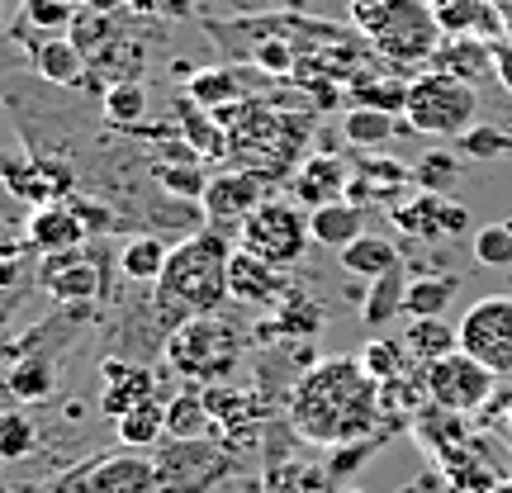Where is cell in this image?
<instances>
[{
  "label": "cell",
  "instance_id": "6da1fadb",
  "mask_svg": "<svg viewBox=\"0 0 512 493\" xmlns=\"http://www.w3.org/2000/svg\"><path fill=\"white\" fill-rule=\"evenodd\" d=\"M290 432L313 446H356L384 437L389 422L380 408V380H370L361 356L313 361L290 389Z\"/></svg>",
  "mask_w": 512,
  "mask_h": 493
},
{
  "label": "cell",
  "instance_id": "7a4b0ae2",
  "mask_svg": "<svg viewBox=\"0 0 512 493\" xmlns=\"http://www.w3.org/2000/svg\"><path fill=\"white\" fill-rule=\"evenodd\" d=\"M214 119L228 133V162L242 171H261L280 185H290L299 162L309 157V138L318 124L313 110H290L285 100H271V95L214 110Z\"/></svg>",
  "mask_w": 512,
  "mask_h": 493
},
{
  "label": "cell",
  "instance_id": "3957f363",
  "mask_svg": "<svg viewBox=\"0 0 512 493\" xmlns=\"http://www.w3.org/2000/svg\"><path fill=\"white\" fill-rule=\"evenodd\" d=\"M233 252H238L233 233L209 228V223L171 247L162 275L152 285V309H157V323H162L166 337L181 328L185 318L219 313L228 304V261H233Z\"/></svg>",
  "mask_w": 512,
  "mask_h": 493
},
{
  "label": "cell",
  "instance_id": "277c9868",
  "mask_svg": "<svg viewBox=\"0 0 512 493\" xmlns=\"http://www.w3.org/2000/svg\"><path fill=\"white\" fill-rule=\"evenodd\" d=\"M162 361L171 375L200 384V389L228 384L233 370L242 366V337L223 313H200V318H185L181 328L166 337Z\"/></svg>",
  "mask_w": 512,
  "mask_h": 493
},
{
  "label": "cell",
  "instance_id": "5b68a950",
  "mask_svg": "<svg viewBox=\"0 0 512 493\" xmlns=\"http://www.w3.org/2000/svg\"><path fill=\"white\" fill-rule=\"evenodd\" d=\"M147 456L157 465L162 493H209L238 470L233 446L219 437H166Z\"/></svg>",
  "mask_w": 512,
  "mask_h": 493
},
{
  "label": "cell",
  "instance_id": "8992f818",
  "mask_svg": "<svg viewBox=\"0 0 512 493\" xmlns=\"http://www.w3.org/2000/svg\"><path fill=\"white\" fill-rule=\"evenodd\" d=\"M408 128H418L427 138H460L475 128V114H479V95L475 86H465L456 76L446 72H418L408 81Z\"/></svg>",
  "mask_w": 512,
  "mask_h": 493
},
{
  "label": "cell",
  "instance_id": "52a82bcc",
  "mask_svg": "<svg viewBox=\"0 0 512 493\" xmlns=\"http://www.w3.org/2000/svg\"><path fill=\"white\" fill-rule=\"evenodd\" d=\"M441 43H446V34H441L437 15L427 10V0H408V5L399 10V19H394V24H384L380 34L370 38L375 57H380L384 67L403 72V76L427 72Z\"/></svg>",
  "mask_w": 512,
  "mask_h": 493
},
{
  "label": "cell",
  "instance_id": "ba28073f",
  "mask_svg": "<svg viewBox=\"0 0 512 493\" xmlns=\"http://www.w3.org/2000/svg\"><path fill=\"white\" fill-rule=\"evenodd\" d=\"M422 384H427V399L446 408V413H484L494 403V389H498V375L489 366H479L470 351H451L441 356L432 366H422Z\"/></svg>",
  "mask_w": 512,
  "mask_h": 493
},
{
  "label": "cell",
  "instance_id": "9c48e42d",
  "mask_svg": "<svg viewBox=\"0 0 512 493\" xmlns=\"http://www.w3.org/2000/svg\"><path fill=\"white\" fill-rule=\"evenodd\" d=\"M309 219L294 209L290 200H271L261 204L252 219L238 228V247L242 252L261 256V261H271V266H280V271H290L299 256L309 252Z\"/></svg>",
  "mask_w": 512,
  "mask_h": 493
},
{
  "label": "cell",
  "instance_id": "30bf717a",
  "mask_svg": "<svg viewBox=\"0 0 512 493\" xmlns=\"http://www.w3.org/2000/svg\"><path fill=\"white\" fill-rule=\"evenodd\" d=\"M275 190H285V185L271 181V176H261V171L228 166L219 176H209V185H204V195H200V214L209 228H223V233L238 238V228L252 219L261 204L275 200Z\"/></svg>",
  "mask_w": 512,
  "mask_h": 493
},
{
  "label": "cell",
  "instance_id": "8fae6325",
  "mask_svg": "<svg viewBox=\"0 0 512 493\" xmlns=\"http://www.w3.org/2000/svg\"><path fill=\"white\" fill-rule=\"evenodd\" d=\"M0 185L15 195L19 204L29 209H43V204H62L72 200L81 181L67 162H53V157H34L29 147H10L0 152Z\"/></svg>",
  "mask_w": 512,
  "mask_h": 493
},
{
  "label": "cell",
  "instance_id": "7c38bea8",
  "mask_svg": "<svg viewBox=\"0 0 512 493\" xmlns=\"http://www.w3.org/2000/svg\"><path fill=\"white\" fill-rule=\"evenodd\" d=\"M53 493H162V484H157L152 456L119 446V451H100L91 465L72 470L67 479H57Z\"/></svg>",
  "mask_w": 512,
  "mask_h": 493
},
{
  "label": "cell",
  "instance_id": "4fadbf2b",
  "mask_svg": "<svg viewBox=\"0 0 512 493\" xmlns=\"http://www.w3.org/2000/svg\"><path fill=\"white\" fill-rule=\"evenodd\" d=\"M460 351H470L479 366L503 380L512 375V294H484L460 318Z\"/></svg>",
  "mask_w": 512,
  "mask_h": 493
},
{
  "label": "cell",
  "instance_id": "5bb4252c",
  "mask_svg": "<svg viewBox=\"0 0 512 493\" xmlns=\"http://www.w3.org/2000/svg\"><path fill=\"white\" fill-rule=\"evenodd\" d=\"M38 290L53 304L72 309V304H95L110 294V275H105V256L95 247H72V252L43 256L38 266Z\"/></svg>",
  "mask_w": 512,
  "mask_h": 493
},
{
  "label": "cell",
  "instance_id": "9a60e30c",
  "mask_svg": "<svg viewBox=\"0 0 512 493\" xmlns=\"http://www.w3.org/2000/svg\"><path fill=\"white\" fill-rule=\"evenodd\" d=\"M204 403H209V418H214V432H233V441H242L247 432L266 427L271 422V403L261 389L252 384H209L204 389Z\"/></svg>",
  "mask_w": 512,
  "mask_h": 493
},
{
  "label": "cell",
  "instance_id": "2e32d148",
  "mask_svg": "<svg viewBox=\"0 0 512 493\" xmlns=\"http://www.w3.org/2000/svg\"><path fill=\"white\" fill-rule=\"evenodd\" d=\"M285 190H290L299 204H309V214L313 209H323V204L347 200V190H351L347 157H337V152H309V157L299 162V171L290 176Z\"/></svg>",
  "mask_w": 512,
  "mask_h": 493
},
{
  "label": "cell",
  "instance_id": "e0dca14e",
  "mask_svg": "<svg viewBox=\"0 0 512 493\" xmlns=\"http://www.w3.org/2000/svg\"><path fill=\"white\" fill-rule=\"evenodd\" d=\"M100 413L110 422H119L124 413H133V408H143V403L157 399V380H152V370L143 366V361H128V356H119V361H105L100 366Z\"/></svg>",
  "mask_w": 512,
  "mask_h": 493
},
{
  "label": "cell",
  "instance_id": "ac0fdd59",
  "mask_svg": "<svg viewBox=\"0 0 512 493\" xmlns=\"http://www.w3.org/2000/svg\"><path fill=\"white\" fill-rule=\"evenodd\" d=\"M285 290H290V275L280 266L242 252V247L233 252V261H228V299H238L247 309H271V304L285 299Z\"/></svg>",
  "mask_w": 512,
  "mask_h": 493
},
{
  "label": "cell",
  "instance_id": "d6986e66",
  "mask_svg": "<svg viewBox=\"0 0 512 493\" xmlns=\"http://www.w3.org/2000/svg\"><path fill=\"white\" fill-rule=\"evenodd\" d=\"M394 223L413 238H446V233H465L470 214L465 204L446 200L441 190H418L408 204H394Z\"/></svg>",
  "mask_w": 512,
  "mask_h": 493
},
{
  "label": "cell",
  "instance_id": "ffe728a7",
  "mask_svg": "<svg viewBox=\"0 0 512 493\" xmlns=\"http://www.w3.org/2000/svg\"><path fill=\"white\" fill-rule=\"evenodd\" d=\"M29 72L48 86H62V91H86L91 86V67H86V53L76 48L67 34H48L29 48Z\"/></svg>",
  "mask_w": 512,
  "mask_h": 493
},
{
  "label": "cell",
  "instance_id": "44dd1931",
  "mask_svg": "<svg viewBox=\"0 0 512 493\" xmlns=\"http://www.w3.org/2000/svg\"><path fill=\"white\" fill-rule=\"evenodd\" d=\"M337 484H342V479L332 475L328 460L294 456V451H275V456H266L261 493H337Z\"/></svg>",
  "mask_w": 512,
  "mask_h": 493
},
{
  "label": "cell",
  "instance_id": "7402d4cb",
  "mask_svg": "<svg viewBox=\"0 0 512 493\" xmlns=\"http://www.w3.org/2000/svg\"><path fill=\"white\" fill-rule=\"evenodd\" d=\"M427 10L437 15L446 38H484V43H503V15L494 0H427Z\"/></svg>",
  "mask_w": 512,
  "mask_h": 493
},
{
  "label": "cell",
  "instance_id": "603a6c76",
  "mask_svg": "<svg viewBox=\"0 0 512 493\" xmlns=\"http://www.w3.org/2000/svg\"><path fill=\"white\" fill-rule=\"evenodd\" d=\"M24 233L34 242L38 256H53V252H72V247H86L91 238V228L81 223L72 204H43V209H29V219H24Z\"/></svg>",
  "mask_w": 512,
  "mask_h": 493
},
{
  "label": "cell",
  "instance_id": "cb8c5ba5",
  "mask_svg": "<svg viewBox=\"0 0 512 493\" xmlns=\"http://www.w3.org/2000/svg\"><path fill=\"white\" fill-rule=\"evenodd\" d=\"M375 62H380V57H375ZM408 81H413V76L394 72V67H384V72L361 67V72L347 81V100L351 105H361V110L403 114V105H408Z\"/></svg>",
  "mask_w": 512,
  "mask_h": 493
},
{
  "label": "cell",
  "instance_id": "d4e9b609",
  "mask_svg": "<svg viewBox=\"0 0 512 493\" xmlns=\"http://www.w3.org/2000/svg\"><path fill=\"white\" fill-rule=\"evenodd\" d=\"M432 72H446L465 81V86H475L484 76H494V43H484V38H446L432 57Z\"/></svg>",
  "mask_w": 512,
  "mask_h": 493
},
{
  "label": "cell",
  "instance_id": "484cf974",
  "mask_svg": "<svg viewBox=\"0 0 512 493\" xmlns=\"http://www.w3.org/2000/svg\"><path fill=\"white\" fill-rule=\"evenodd\" d=\"M413 181V171L399 162H389V157H356L351 162V190L347 200H356L361 209H366V200H389V195H399L403 185Z\"/></svg>",
  "mask_w": 512,
  "mask_h": 493
},
{
  "label": "cell",
  "instance_id": "4316f807",
  "mask_svg": "<svg viewBox=\"0 0 512 493\" xmlns=\"http://www.w3.org/2000/svg\"><path fill=\"white\" fill-rule=\"evenodd\" d=\"M176 133L195 147V157H200V162H219V157H228V133H223L219 119H214L209 110H200L190 95L176 100Z\"/></svg>",
  "mask_w": 512,
  "mask_h": 493
},
{
  "label": "cell",
  "instance_id": "83f0119b",
  "mask_svg": "<svg viewBox=\"0 0 512 493\" xmlns=\"http://www.w3.org/2000/svg\"><path fill=\"white\" fill-rule=\"evenodd\" d=\"M309 233L318 247H332V252H342L347 242H356L366 233V209L356 200H337V204H323V209H313L309 214Z\"/></svg>",
  "mask_w": 512,
  "mask_h": 493
},
{
  "label": "cell",
  "instance_id": "f1b7e54d",
  "mask_svg": "<svg viewBox=\"0 0 512 493\" xmlns=\"http://www.w3.org/2000/svg\"><path fill=\"white\" fill-rule=\"evenodd\" d=\"M5 384H10V394H15V403H43L53 399L57 389V356L53 351H29L24 361H15V366L5 370Z\"/></svg>",
  "mask_w": 512,
  "mask_h": 493
},
{
  "label": "cell",
  "instance_id": "f546056e",
  "mask_svg": "<svg viewBox=\"0 0 512 493\" xmlns=\"http://www.w3.org/2000/svg\"><path fill=\"white\" fill-rule=\"evenodd\" d=\"M403 347L413 356V366H432L441 356H451L460 351V332L446 323V318H408V328H403Z\"/></svg>",
  "mask_w": 512,
  "mask_h": 493
},
{
  "label": "cell",
  "instance_id": "4dcf8cb0",
  "mask_svg": "<svg viewBox=\"0 0 512 493\" xmlns=\"http://www.w3.org/2000/svg\"><path fill=\"white\" fill-rule=\"evenodd\" d=\"M337 256H342V271L361 275V280H380V275H389V271H399L403 266L399 252H394V242L380 238V233H361V238L347 242Z\"/></svg>",
  "mask_w": 512,
  "mask_h": 493
},
{
  "label": "cell",
  "instance_id": "1f68e13d",
  "mask_svg": "<svg viewBox=\"0 0 512 493\" xmlns=\"http://www.w3.org/2000/svg\"><path fill=\"white\" fill-rule=\"evenodd\" d=\"M318 328H323V309L290 285L285 299L275 304V318L261 328V337H299V342H304V337H313Z\"/></svg>",
  "mask_w": 512,
  "mask_h": 493
},
{
  "label": "cell",
  "instance_id": "d6a6232c",
  "mask_svg": "<svg viewBox=\"0 0 512 493\" xmlns=\"http://www.w3.org/2000/svg\"><path fill=\"white\" fill-rule=\"evenodd\" d=\"M403 294H408L403 266H399V271H389V275H380V280H370L366 299H361V323H366L370 332L389 328V323L403 313Z\"/></svg>",
  "mask_w": 512,
  "mask_h": 493
},
{
  "label": "cell",
  "instance_id": "836d02e7",
  "mask_svg": "<svg viewBox=\"0 0 512 493\" xmlns=\"http://www.w3.org/2000/svg\"><path fill=\"white\" fill-rule=\"evenodd\" d=\"M166 256H171V247H166L157 233H138V238L119 252V275H124L128 285H157Z\"/></svg>",
  "mask_w": 512,
  "mask_h": 493
},
{
  "label": "cell",
  "instance_id": "e575fe53",
  "mask_svg": "<svg viewBox=\"0 0 512 493\" xmlns=\"http://www.w3.org/2000/svg\"><path fill=\"white\" fill-rule=\"evenodd\" d=\"M166 437H214V418H209L204 389L190 384L176 399H166Z\"/></svg>",
  "mask_w": 512,
  "mask_h": 493
},
{
  "label": "cell",
  "instance_id": "d590c367",
  "mask_svg": "<svg viewBox=\"0 0 512 493\" xmlns=\"http://www.w3.org/2000/svg\"><path fill=\"white\" fill-rule=\"evenodd\" d=\"M456 294H460L456 275H422V280H413L408 294H403V313H408V318H441V313L456 304Z\"/></svg>",
  "mask_w": 512,
  "mask_h": 493
},
{
  "label": "cell",
  "instance_id": "8d00e7d4",
  "mask_svg": "<svg viewBox=\"0 0 512 493\" xmlns=\"http://www.w3.org/2000/svg\"><path fill=\"white\" fill-rule=\"evenodd\" d=\"M100 114H105V124L110 128L133 133V128L147 119V86L143 81H119V86H105V95H100Z\"/></svg>",
  "mask_w": 512,
  "mask_h": 493
},
{
  "label": "cell",
  "instance_id": "74e56055",
  "mask_svg": "<svg viewBox=\"0 0 512 493\" xmlns=\"http://www.w3.org/2000/svg\"><path fill=\"white\" fill-rule=\"evenodd\" d=\"M119 427V446H133V451H152L157 441H166V403H143L124 418L114 422Z\"/></svg>",
  "mask_w": 512,
  "mask_h": 493
},
{
  "label": "cell",
  "instance_id": "f35d334b",
  "mask_svg": "<svg viewBox=\"0 0 512 493\" xmlns=\"http://www.w3.org/2000/svg\"><path fill=\"white\" fill-rule=\"evenodd\" d=\"M34 242L24 228H10L0 223V290H19L24 285V271L34 266Z\"/></svg>",
  "mask_w": 512,
  "mask_h": 493
},
{
  "label": "cell",
  "instance_id": "ab89813d",
  "mask_svg": "<svg viewBox=\"0 0 512 493\" xmlns=\"http://www.w3.org/2000/svg\"><path fill=\"white\" fill-rule=\"evenodd\" d=\"M342 138H347L351 147H361V152H370V147H384L389 138H394V114L351 105V110L342 114Z\"/></svg>",
  "mask_w": 512,
  "mask_h": 493
},
{
  "label": "cell",
  "instance_id": "60d3db41",
  "mask_svg": "<svg viewBox=\"0 0 512 493\" xmlns=\"http://www.w3.org/2000/svg\"><path fill=\"white\" fill-rule=\"evenodd\" d=\"M361 366H366L370 380L389 384L413 370V356L403 347V337H375V342H366V351H361Z\"/></svg>",
  "mask_w": 512,
  "mask_h": 493
},
{
  "label": "cell",
  "instance_id": "b9f144b4",
  "mask_svg": "<svg viewBox=\"0 0 512 493\" xmlns=\"http://www.w3.org/2000/svg\"><path fill=\"white\" fill-rule=\"evenodd\" d=\"M470 252H475V261L479 266H489V271H512V219L475 228Z\"/></svg>",
  "mask_w": 512,
  "mask_h": 493
},
{
  "label": "cell",
  "instance_id": "7bdbcfd3",
  "mask_svg": "<svg viewBox=\"0 0 512 493\" xmlns=\"http://www.w3.org/2000/svg\"><path fill=\"white\" fill-rule=\"evenodd\" d=\"M38 446V427L24 408H5L0 413V460H29Z\"/></svg>",
  "mask_w": 512,
  "mask_h": 493
},
{
  "label": "cell",
  "instance_id": "ee69618b",
  "mask_svg": "<svg viewBox=\"0 0 512 493\" xmlns=\"http://www.w3.org/2000/svg\"><path fill=\"white\" fill-rule=\"evenodd\" d=\"M157 171V185H162L166 195H176V200H200L204 195V185H209V176H204L195 162H157L152 166Z\"/></svg>",
  "mask_w": 512,
  "mask_h": 493
},
{
  "label": "cell",
  "instance_id": "f6af8a7d",
  "mask_svg": "<svg viewBox=\"0 0 512 493\" xmlns=\"http://www.w3.org/2000/svg\"><path fill=\"white\" fill-rule=\"evenodd\" d=\"M460 152L475 162H494V157H512V128H489L475 124L470 133H460Z\"/></svg>",
  "mask_w": 512,
  "mask_h": 493
},
{
  "label": "cell",
  "instance_id": "bcb514c9",
  "mask_svg": "<svg viewBox=\"0 0 512 493\" xmlns=\"http://www.w3.org/2000/svg\"><path fill=\"white\" fill-rule=\"evenodd\" d=\"M403 5H408V0H347L351 29H356V34H366V38H375L384 24H394V19H399Z\"/></svg>",
  "mask_w": 512,
  "mask_h": 493
},
{
  "label": "cell",
  "instance_id": "7dc6e473",
  "mask_svg": "<svg viewBox=\"0 0 512 493\" xmlns=\"http://www.w3.org/2000/svg\"><path fill=\"white\" fill-rule=\"evenodd\" d=\"M384 437H389V432H384ZM384 437H370V441H356V446H337V456L328 460L332 465V475L337 479H347V475H356V470H361V465H366L370 460V451H375V446H380Z\"/></svg>",
  "mask_w": 512,
  "mask_h": 493
},
{
  "label": "cell",
  "instance_id": "c3c4849f",
  "mask_svg": "<svg viewBox=\"0 0 512 493\" xmlns=\"http://www.w3.org/2000/svg\"><path fill=\"white\" fill-rule=\"evenodd\" d=\"M418 181H422V190H451V181H456V157H446V152H432L427 157V166L418 171Z\"/></svg>",
  "mask_w": 512,
  "mask_h": 493
},
{
  "label": "cell",
  "instance_id": "681fc988",
  "mask_svg": "<svg viewBox=\"0 0 512 493\" xmlns=\"http://www.w3.org/2000/svg\"><path fill=\"white\" fill-rule=\"evenodd\" d=\"M128 10L147 19H190L195 15V0H128Z\"/></svg>",
  "mask_w": 512,
  "mask_h": 493
},
{
  "label": "cell",
  "instance_id": "f907efd6",
  "mask_svg": "<svg viewBox=\"0 0 512 493\" xmlns=\"http://www.w3.org/2000/svg\"><path fill=\"white\" fill-rule=\"evenodd\" d=\"M494 81L503 86V91L512 95V38H503V43H494Z\"/></svg>",
  "mask_w": 512,
  "mask_h": 493
},
{
  "label": "cell",
  "instance_id": "816d5d0a",
  "mask_svg": "<svg viewBox=\"0 0 512 493\" xmlns=\"http://www.w3.org/2000/svg\"><path fill=\"white\" fill-rule=\"evenodd\" d=\"M24 67H29L24 48H15L10 38H0V81H5V76H15V72H24Z\"/></svg>",
  "mask_w": 512,
  "mask_h": 493
},
{
  "label": "cell",
  "instance_id": "f5cc1de1",
  "mask_svg": "<svg viewBox=\"0 0 512 493\" xmlns=\"http://www.w3.org/2000/svg\"><path fill=\"white\" fill-rule=\"evenodd\" d=\"M489 493H512V479H498V484H494Z\"/></svg>",
  "mask_w": 512,
  "mask_h": 493
},
{
  "label": "cell",
  "instance_id": "db71d44e",
  "mask_svg": "<svg viewBox=\"0 0 512 493\" xmlns=\"http://www.w3.org/2000/svg\"><path fill=\"white\" fill-rule=\"evenodd\" d=\"M0 29H5V0H0Z\"/></svg>",
  "mask_w": 512,
  "mask_h": 493
},
{
  "label": "cell",
  "instance_id": "11a10c76",
  "mask_svg": "<svg viewBox=\"0 0 512 493\" xmlns=\"http://www.w3.org/2000/svg\"><path fill=\"white\" fill-rule=\"evenodd\" d=\"M508 441H512V408H508Z\"/></svg>",
  "mask_w": 512,
  "mask_h": 493
}]
</instances>
